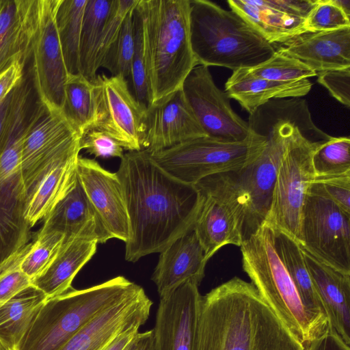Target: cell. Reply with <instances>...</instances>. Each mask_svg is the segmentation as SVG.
Masks as SVG:
<instances>
[{
  "label": "cell",
  "instance_id": "cell-17",
  "mask_svg": "<svg viewBox=\"0 0 350 350\" xmlns=\"http://www.w3.org/2000/svg\"><path fill=\"white\" fill-rule=\"evenodd\" d=\"M201 295L185 282L161 297L153 330L155 350H194Z\"/></svg>",
  "mask_w": 350,
  "mask_h": 350
},
{
  "label": "cell",
  "instance_id": "cell-37",
  "mask_svg": "<svg viewBox=\"0 0 350 350\" xmlns=\"http://www.w3.org/2000/svg\"><path fill=\"white\" fill-rule=\"evenodd\" d=\"M135 10L126 17L117 40L100 65V68L107 69L111 76H120L126 79L131 75L135 48Z\"/></svg>",
  "mask_w": 350,
  "mask_h": 350
},
{
  "label": "cell",
  "instance_id": "cell-39",
  "mask_svg": "<svg viewBox=\"0 0 350 350\" xmlns=\"http://www.w3.org/2000/svg\"><path fill=\"white\" fill-rule=\"evenodd\" d=\"M25 63L23 60H15L0 74V152L14 109L18 85L23 77Z\"/></svg>",
  "mask_w": 350,
  "mask_h": 350
},
{
  "label": "cell",
  "instance_id": "cell-19",
  "mask_svg": "<svg viewBox=\"0 0 350 350\" xmlns=\"http://www.w3.org/2000/svg\"><path fill=\"white\" fill-rule=\"evenodd\" d=\"M203 137L206 135L181 88L147 107L143 150L148 154Z\"/></svg>",
  "mask_w": 350,
  "mask_h": 350
},
{
  "label": "cell",
  "instance_id": "cell-22",
  "mask_svg": "<svg viewBox=\"0 0 350 350\" xmlns=\"http://www.w3.org/2000/svg\"><path fill=\"white\" fill-rule=\"evenodd\" d=\"M43 220L40 229L59 232L65 236V239L83 237L104 243L111 239L78 177L70 191Z\"/></svg>",
  "mask_w": 350,
  "mask_h": 350
},
{
  "label": "cell",
  "instance_id": "cell-26",
  "mask_svg": "<svg viewBox=\"0 0 350 350\" xmlns=\"http://www.w3.org/2000/svg\"><path fill=\"white\" fill-rule=\"evenodd\" d=\"M312 84L309 79L278 81L252 74L248 68L232 71L225 83V92L249 113L271 99L302 97L309 93Z\"/></svg>",
  "mask_w": 350,
  "mask_h": 350
},
{
  "label": "cell",
  "instance_id": "cell-25",
  "mask_svg": "<svg viewBox=\"0 0 350 350\" xmlns=\"http://www.w3.org/2000/svg\"><path fill=\"white\" fill-rule=\"evenodd\" d=\"M27 197L20 170L0 186V265L29 242Z\"/></svg>",
  "mask_w": 350,
  "mask_h": 350
},
{
  "label": "cell",
  "instance_id": "cell-44",
  "mask_svg": "<svg viewBox=\"0 0 350 350\" xmlns=\"http://www.w3.org/2000/svg\"><path fill=\"white\" fill-rule=\"evenodd\" d=\"M80 148L95 157L121 159L124 155L122 146L109 134L98 128L91 129L81 135Z\"/></svg>",
  "mask_w": 350,
  "mask_h": 350
},
{
  "label": "cell",
  "instance_id": "cell-50",
  "mask_svg": "<svg viewBox=\"0 0 350 350\" xmlns=\"http://www.w3.org/2000/svg\"><path fill=\"white\" fill-rule=\"evenodd\" d=\"M332 2L340 8L345 14L350 17V0H331Z\"/></svg>",
  "mask_w": 350,
  "mask_h": 350
},
{
  "label": "cell",
  "instance_id": "cell-30",
  "mask_svg": "<svg viewBox=\"0 0 350 350\" xmlns=\"http://www.w3.org/2000/svg\"><path fill=\"white\" fill-rule=\"evenodd\" d=\"M47 297L30 284L0 308V339L15 350Z\"/></svg>",
  "mask_w": 350,
  "mask_h": 350
},
{
  "label": "cell",
  "instance_id": "cell-15",
  "mask_svg": "<svg viewBox=\"0 0 350 350\" xmlns=\"http://www.w3.org/2000/svg\"><path fill=\"white\" fill-rule=\"evenodd\" d=\"M81 137L62 111L48 109L22 146L20 173L27 193L55 163L80 152Z\"/></svg>",
  "mask_w": 350,
  "mask_h": 350
},
{
  "label": "cell",
  "instance_id": "cell-43",
  "mask_svg": "<svg viewBox=\"0 0 350 350\" xmlns=\"http://www.w3.org/2000/svg\"><path fill=\"white\" fill-rule=\"evenodd\" d=\"M135 48L131 62V75L136 99L145 105L148 103V89L143 51L142 23L136 10L133 14Z\"/></svg>",
  "mask_w": 350,
  "mask_h": 350
},
{
  "label": "cell",
  "instance_id": "cell-28",
  "mask_svg": "<svg viewBox=\"0 0 350 350\" xmlns=\"http://www.w3.org/2000/svg\"><path fill=\"white\" fill-rule=\"evenodd\" d=\"M79 157V153H75L55 163L27 193L25 217L31 228L44 219L74 185Z\"/></svg>",
  "mask_w": 350,
  "mask_h": 350
},
{
  "label": "cell",
  "instance_id": "cell-41",
  "mask_svg": "<svg viewBox=\"0 0 350 350\" xmlns=\"http://www.w3.org/2000/svg\"><path fill=\"white\" fill-rule=\"evenodd\" d=\"M349 18L331 0H316L304 19V28L306 32H319L350 27Z\"/></svg>",
  "mask_w": 350,
  "mask_h": 350
},
{
  "label": "cell",
  "instance_id": "cell-4",
  "mask_svg": "<svg viewBox=\"0 0 350 350\" xmlns=\"http://www.w3.org/2000/svg\"><path fill=\"white\" fill-rule=\"evenodd\" d=\"M148 89L147 107L182 88L198 63L190 40L189 0H139Z\"/></svg>",
  "mask_w": 350,
  "mask_h": 350
},
{
  "label": "cell",
  "instance_id": "cell-47",
  "mask_svg": "<svg viewBox=\"0 0 350 350\" xmlns=\"http://www.w3.org/2000/svg\"><path fill=\"white\" fill-rule=\"evenodd\" d=\"M266 5L283 13L306 18L316 0H262Z\"/></svg>",
  "mask_w": 350,
  "mask_h": 350
},
{
  "label": "cell",
  "instance_id": "cell-6",
  "mask_svg": "<svg viewBox=\"0 0 350 350\" xmlns=\"http://www.w3.org/2000/svg\"><path fill=\"white\" fill-rule=\"evenodd\" d=\"M189 1L191 45L198 65L251 68L276 51L234 12L208 0Z\"/></svg>",
  "mask_w": 350,
  "mask_h": 350
},
{
  "label": "cell",
  "instance_id": "cell-33",
  "mask_svg": "<svg viewBox=\"0 0 350 350\" xmlns=\"http://www.w3.org/2000/svg\"><path fill=\"white\" fill-rule=\"evenodd\" d=\"M113 0H88L79 43V74L91 82L98 75L96 55Z\"/></svg>",
  "mask_w": 350,
  "mask_h": 350
},
{
  "label": "cell",
  "instance_id": "cell-24",
  "mask_svg": "<svg viewBox=\"0 0 350 350\" xmlns=\"http://www.w3.org/2000/svg\"><path fill=\"white\" fill-rule=\"evenodd\" d=\"M37 0H0V74L15 60L31 56Z\"/></svg>",
  "mask_w": 350,
  "mask_h": 350
},
{
  "label": "cell",
  "instance_id": "cell-51",
  "mask_svg": "<svg viewBox=\"0 0 350 350\" xmlns=\"http://www.w3.org/2000/svg\"><path fill=\"white\" fill-rule=\"evenodd\" d=\"M0 350H11V349L0 339Z\"/></svg>",
  "mask_w": 350,
  "mask_h": 350
},
{
  "label": "cell",
  "instance_id": "cell-35",
  "mask_svg": "<svg viewBox=\"0 0 350 350\" xmlns=\"http://www.w3.org/2000/svg\"><path fill=\"white\" fill-rule=\"evenodd\" d=\"M349 149V137H332L321 144L312 155L315 178L350 175Z\"/></svg>",
  "mask_w": 350,
  "mask_h": 350
},
{
  "label": "cell",
  "instance_id": "cell-20",
  "mask_svg": "<svg viewBox=\"0 0 350 350\" xmlns=\"http://www.w3.org/2000/svg\"><path fill=\"white\" fill-rule=\"evenodd\" d=\"M207 261L193 226L160 252L151 278L160 298L185 282L199 286Z\"/></svg>",
  "mask_w": 350,
  "mask_h": 350
},
{
  "label": "cell",
  "instance_id": "cell-32",
  "mask_svg": "<svg viewBox=\"0 0 350 350\" xmlns=\"http://www.w3.org/2000/svg\"><path fill=\"white\" fill-rule=\"evenodd\" d=\"M62 113L81 135L95 128L98 122V107L94 82L79 73L68 74Z\"/></svg>",
  "mask_w": 350,
  "mask_h": 350
},
{
  "label": "cell",
  "instance_id": "cell-10",
  "mask_svg": "<svg viewBox=\"0 0 350 350\" xmlns=\"http://www.w3.org/2000/svg\"><path fill=\"white\" fill-rule=\"evenodd\" d=\"M323 143L311 141L295 127L280 163L264 221L273 230L286 234L299 244H301L304 203L315 178L312 155Z\"/></svg>",
  "mask_w": 350,
  "mask_h": 350
},
{
  "label": "cell",
  "instance_id": "cell-21",
  "mask_svg": "<svg viewBox=\"0 0 350 350\" xmlns=\"http://www.w3.org/2000/svg\"><path fill=\"white\" fill-rule=\"evenodd\" d=\"M318 72L350 67V27L305 32L276 48Z\"/></svg>",
  "mask_w": 350,
  "mask_h": 350
},
{
  "label": "cell",
  "instance_id": "cell-42",
  "mask_svg": "<svg viewBox=\"0 0 350 350\" xmlns=\"http://www.w3.org/2000/svg\"><path fill=\"white\" fill-rule=\"evenodd\" d=\"M139 0H113L112 6L105 21L96 55L98 69L117 40L127 15L134 10Z\"/></svg>",
  "mask_w": 350,
  "mask_h": 350
},
{
  "label": "cell",
  "instance_id": "cell-40",
  "mask_svg": "<svg viewBox=\"0 0 350 350\" xmlns=\"http://www.w3.org/2000/svg\"><path fill=\"white\" fill-rule=\"evenodd\" d=\"M31 243L29 242L0 265V308L31 284V279L21 269V261L30 248Z\"/></svg>",
  "mask_w": 350,
  "mask_h": 350
},
{
  "label": "cell",
  "instance_id": "cell-3",
  "mask_svg": "<svg viewBox=\"0 0 350 350\" xmlns=\"http://www.w3.org/2000/svg\"><path fill=\"white\" fill-rule=\"evenodd\" d=\"M247 123L251 132L266 137V145L254 161L236 172L248 204L245 239L265 219L278 170L295 127L312 139L325 135L301 97L269 100L250 113Z\"/></svg>",
  "mask_w": 350,
  "mask_h": 350
},
{
  "label": "cell",
  "instance_id": "cell-13",
  "mask_svg": "<svg viewBox=\"0 0 350 350\" xmlns=\"http://www.w3.org/2000/svg\"><path fill=\"white\" fill-rule=\"evenodd\" d=\"M181 89L206 137L224 142H240L252 136L247 122L233 110L230 98L216 85L208 67L195 66Z\"/></svg>",
  "mask_w": 350,
  "mask_h": 350
},
{
  "label": "cell",
  "instance_id": "cell-23",
  "mask_svg": "<svg viewBox=\"0 0 350 350\" xmlns=\"http://www.w3.org/2000/svg\"><path fill=\"white\" fill-rule=\"evenodd\" d=\"M300 247L332 329L350 346V275L321 262Z\"/></svg>",
  "mask_w": 350,
  "mask_h": 350
},
{
  "label": "cell",
  "instance_id": "cell-18",
  "mask_svg": "<svg viewBox=\"0 0 350 350\" xmlns=\"http://www.w3.org/2000/svg\"><path fill=\"white\" fill-rule=\"evenodd\" d=\"M77 173L88 200L111 238L126 243L130 237L129 219L117 173L104 169L95 159L80 155Z\"/></svg>",
  "mask_w": 350,
  "mask_h": 350
},
{
  "label": "cell",
  "instance_id": "cell-11",
  "mask_svg": "<svg viewBox=\"0 0 350 350\" xmlns=\"http://www.w3.org/2000/svg\"><path fill=\"white\" fill-rule=\"evenodd\" d=\"M304 249L321 262L350 275V214L312 183L301 218Z\"/></svg>",
  "mask_w": 350,
  "mask_h": 350
},
{
  "label": "cell",
  "instance_id": "cell-27",
  "mask_svg": "<svg viewBox=\"0 0 350 350\" xmlns=\"http://www.w3.org/2000/svg\"><path fill=\"white\" fill-rule=\"evenodd\" d=\"M98 243L94 239L74 237L64 239L62 245L46 269L31 280L47 298L63 294L72 287V282L92 258Z\"/></svg>",
  "mask_w": 350,
  "mask_h": 350
},
{
  "label": "cell",
  "instance_id": "cell-29",
  "mask_svg": "<svg viewBox=\"0 0 350 350\" xmlns=\"http://www.w3.org/2000/svg\"><path fill=\"white\" fill-rule=\"evenodd\" d=\"M227 3L232 11L275 47L306 32L304 18L271 8L262 0H228Z\"/></svg>",
  "mask_w": 350,
  "mask_h": 350
},
{
  "label": "cell",
  "instance_id": "cell-2",
  "mask_svg": "<svg viewBox=\"0 0 350 350\" xmlns=\"http://www.w3.org/2000/svg\"><path fill=\"white\" fill-rule=\"evenodd\" d=\"M194 350H304L251 283L238 277L201 296Z\"/></svg>",
  "mask_w": 350,
  "mask_h": 350
},
{
  "label": "cell",
  "instance_id": "cell-5",
  "mask_svg": "<svg viewBox=\"0 0 350 350\" xmlns=\"http://www.w3.org/2000/svg\"><path fill=\"white\" fill-rule=\"evenodd\" d=\"M242 267L250 282L304 350L331 326L310 312L275 250L273 230L263 222L240 246Z\"/></svg>",
  "mask_w": 350,
  "mask_h": 350
},
{
  "label": "cell",
  "instance_id": "cell-8",
  "mask_svg": "<svg viewBox=\"0 0 350 350\" xmlns=\"http://www.w3.org/2000/svg\"><path fill=\"white\" fill-rule=\"evenodd\" d=\"M194 185L202 200L193 228L206 259L225 245L240 247L245 239L248 204L236 172L211 175Z\"/></svg>",
  "mask_w": 350,
  "mask_h": 350
},
{
  "label": "cell",
  "instance_id": "cell-46",
  "mask_svg": "<svg viewBox=\"0 0 350 350\" xmlns=\"http://www.w3.org/2000/svg\"><path fill=\"white\" fill-rule=\"evenodd\" d=\"M312 185L345 212L350 214V175L315 178Z\"/></svg>",
  "mask_w": 350,
  "mask_h": 350
},
{
  "label": "cell",
  "instance_id": "cell-12",
  "mask_svg": "<svg viewBox=\"0 0 350 350\" xmlns=\"http://www.w3.org/2000/svg\"><path fill=\"white\" fill-rule=\"evenodd\" d=\"M59 0H38L30 49L35 83L49 110L62 111L68 78L57 35L55 14Z\"/></svg>",
  "mask_w": 350,
  "mask_h": 350
},
{
  "label": "cell",
  "instance_id": "cell-9",
  "mask_svg": "<svg viewBox=\"0 0 350 350\" xmlns=\"http://www.w3.org/2000/svg\"><path fill=\"white\" fill-rule=\"evenodd\" d=\"M265 145V136L252 133L243 142H224L203 137L149 154L169 174L194 185L211 175L243 170L260 154Z\"/></svg>",
  "mask_w": 350,
  "mask_h": 350
},
{
  "label": "cell",
  "instance_id": "cell-38",
  "mask_svg": "<svg viewBox=\"0 0 350 350\" xmlns=\"http://www.w3.org/2000/svg\"><path fill=\"white\" fill-rule=\"evenodd\" d=\"M248 69L256 77L278 81L308 79L317 74L298 59L277 49L268 60Z\"/></svg>",
  "mask_w": 350,
  "mask_h": 350
},
{
  "label": "cell",
  "instance_id": "cell-49",
  "mask_svg": "<svg viewBox=\"0 0 350 350\" xmlns=\"http://www.w3.org/2000/svg\"><path fill=\"white\" fill-rule=\"evenodd\" d=\"M130 350H155L153 330L139 332Z\"/></svg>",
  "mask_w": 350,
  "mask_h": 350
},
{
  "label": "cell",
  "instance_id": "cell-16",
  "mask_svg": "<svg viewBox=\"0 0 350 350\" xmlns=\"http://www.w3.org/2000/svg\"><path fill=\"white\" fill-rule=\"evenodd\" d=\"M152 304L138 285L98 314L58 350H104L124 332L145 324Z\"/></svg>",
  "mask_w": 350,
  "mask_h": 350
},
{
  "label": "cell",
  "instance_id": "cell-34",
  "mask_svg": "<svg viewBox=\"0 0 350 350\" xmlns=\"http://www.w3.org/2000/svg\"><path fill=\"white\" fill-rule=\"evenodd\" d=\"M88 0H59L55 23L68 74L79 72V43Z\"/></svg>",
  "mask_w": 350,
  "mask_h": 350
},
{
  "label": "cell",
  "instance_id": "cell-14",
  "mask_svg": "<svg viewBox=\"0 0 350 350\" xmlns=\"http://www.w3.org/2000/svg\"><path fill=\"white\" fill-rule=\"evenodd\" d=\"M98 107V128L131 151L143 150L147 106L131 93L120 76L98 75L94 82Z\"/></svg>",
  "mask_w": 350,
  "mask_h": 350
},
{
  "label": "cell",
  "instance_id": "cell-31",
  "mask_svg": "<svg viewBox=\"0 0 350 350\" xmlns=\"http://www.w3.org/2000/svg\"><path fill=\"white\" fill-rule=\"evenodd\" d=\"M273 232L277 254L293 282L303 303L310 312L328 320L323 301L313 284L307 268L300 245L282 232L274 230Z\"/></svg>",
  "mask_w": 350,
  "mask_h": 350
},
{
  "label": "cell",
  "instance_id": "cell-7",
  "mask_svg": "<svg viewBox=\"0 0 350 350\" xmlns=\"http://www.w3.org/2000/svg\"><path fill=\"white\" fill-rule=\"evenodd\" d=\"M138 285L117 276L92 287L47 298L15 350H58L100 312Z\"/></svg>",
  "mask_w": 350,
  "mask_h": 350
},
{
  "label": "cell",
  "instance_id": "cell-48",
  "mask_svg": "<svg viewBox=\"0 0 350 350\" xmlns=\"http://www.w3.org/2000/svg\"><path fill=\"white\" fill-rule=\"evenodd\" d=\"M140 326H134L117 336L104 350H130Z\"/></svg>",
  "mask_w": 350,
  "mask_h": 350
},
{
  "label": "cell",
  "instance_id": "cell-1",
  "mask_svg": "<svg viewBox=\"0 0 350 350\" xmlns=\"http://www.w3.org/2000/svg\"><path fill=\"white\" fill-rule=\"evenodd\" d=\"M116 173L129 219L127 261L160 253L193 226L202 204L201 193L195 185L163 170L146 151L124 154Z\"/></svg>",
  "mask_w": 350,
  "mask_h": 350
},
{
  "label": "cell",
  "instance_id": "cell-45",
  "mask_svg": "<svg viewBox=\"0 0 350 350\" xmlns=\"http://www.w3.org/2000/svg\"><path fill=\"white\" fill-rule=\"evenodd\" d=\"M317 82L341 104L350 107V67L318 72Z\"/></svg>",
  "mask_w": 350,
  "mask_h": 350
},
{
  "label": "cell",
  "instance_id": "cell-36",
  "mask_svg": "<svg viewBox=\"0 0 350 350\" xmlns=\"http://www.w3.org/2000/svg\"><path fill=\"white\" fill-rule=\"evenodd\" d=\"M64 235L54 230L40 229L21 263V270L33 280L49 266L61 248Z\"/></svg>",
  "mask_w": 350,
  "mask_h": 350
}]
</instances>
